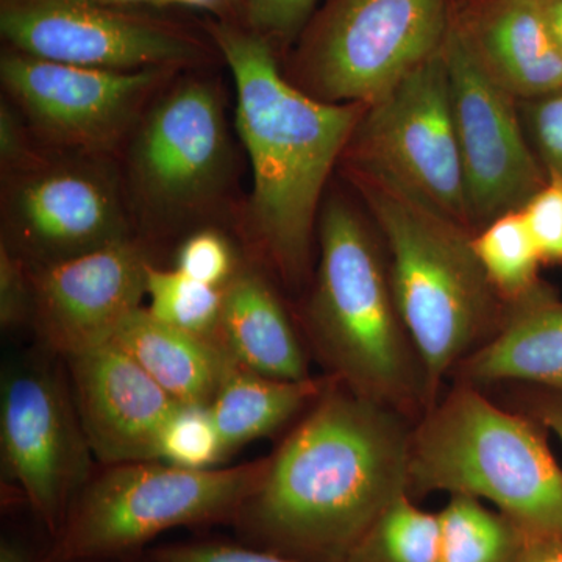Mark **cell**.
<instances>
[{"mask_svg":"<svg viewBox=\"0 0 562 562\" xmlns=\"http://www.w3.org/2000/svg\"><path fill=\"white\" fill-rule=\"evenodd\" d=\"M473 235L522 210L549 180L525 135L519 101L487 72L454 21L443 43Z\"/></svg>","mask_w":562,"mask_h":562,"instance_id":"7c38bea8","label":"cell"},{"mask_svg":"<svg viewBox=\"0 0 562 562\" xmlns=\"http://www.w3.org/2000/svg\"><path fill=\"white\" fill-rule=\"evenodd\" d=\"M342 160L472 232L443 47L364 105Z\"/></svg>","mask_w":562,"mask_h":562,"instance_id":"ba28073f","label":"cell"},{"mask_svg":"<svg viewBox=\"0 0 562 562\" xmlns=\"http://www.w3.org/2000/svg\"><path fill=\"white\" fill-rule=\"evenodd\" d=\"M239 268L231 243L217 232L194 233L177 251V271L211 286H225Z\"/></svg>","mask_w":562,"mask_h":562,"instance_id":"83f0119b","label":"cell"},{"mask_svg":"<svg viewBox=\"0 0 562 562\" xmlns=\"http://www.w3.org/2000/svg\"><path fill=\"white\" fill-rule=\"evenodd\" d=\"M205 32L232 70L236 128L251 165L250 224L266 262L291 288L308 279L322 192L364 105L313 98L281 74L272 44L243 22Z\"/></svg>","mask_w":562,"mask_h":562,"instance_id":"7a4b0ae2","label":"cell"},{"mask_svg":"<svg viewBox=\"0 0 562 562\" xmlns=\"http://www.w3.org/2000/svg\"><path fill=\"white\" fill-rule=\"evenodd\" d=\"M0 33L22 54L109 70H180L217 50L171 18L85 0H0Z\"/></svg>","mask_w":562,"mask_h":562,"instance_id":"9c48e42d","label":"cell"},{"mask_svg":"<svg viewBox=\"0 0 562 562\" xmlns=\"http://www.w3.org/2000/svg\"><path fill=\"white\" fill-rule=\"evenodd\" d=\"M225 458L210 405H181L162 432L158 460L181 469L206 471Z\"/></svg>","mask_w":562,"mask_h":562,"instance_id":"484cf974","label":"cell"},{"mask_svg":"<svg viewBox=\"0 0 562 562\" xmlns=\"http://www.w3.org/2000/svg\"><path fill=\"white\" fill-rule=\"evenodd\" d=\"M450 379L480 390L525 384L562 394V301L539 284L506 305L497 331Z\"/></svg>","mask_w":562,"mask_h":562,"instance_id":"ac0fdd59","label":"cell"},{"mask_svg":"<svg viewBox=\"0 0 562 562\" xmlns=\"http://www.w3.org/2000/svg\"><path fill=\"white\" fill-rule=\"evenodd\" d=\"M111 341L181 405H210L232 361L220 342L171 327L143 306L122 322Z\"/></svg>","mask_w":562,"mask_h":562,"instance_id":"ffe728a7","label":"cell"},{"mask_svg":"<svg viewBox=\"0 0 562 562\" xmlns=\"http://www.w3.org/2000/svg\"><path fill=\"white\" fill-rule=\"evenodd\" d=\"M522 213L542 261H562V177L549 173Z\"/></svg>","mask_w":562,"mask_h":562,"instance_id":"f1b7e54d","label":"cell"},{"mask_svg":"<svg viewBox=\"0 0 562 562\" xmlns=\"http://www.w3.org/2000/svg\"><path fill=\"white\" fill-rule=\"evenodd\" d=\"M562 57V0H538Z\"/></svg>","mask_w":562,"mask_h":562,"instance_id":"74e56055","label":"cell"},{"mask_svg":"<svg viewBox=\"0 0 562 562\" xmlns=\"http://www.w3.org/2000/svg\"><path fill=\"white\" fill-rule=\"evenodd\" d=\"M517 402V412L527 414L541 427L553 432L562 446V394L532 387L531 391L527 390L519 394Z\"/></svg>","mask_w":562,"mask_h":562,"instance_id":"e575fe53","label":"cell"},{"mask_svg":"<svg viewBox=\"0 0 562 562\" xmlns=\"http://www.w3.org/2000/svg\"><path fill=\"white\" fill-rule=\"evenodd\" d=\"M33 284L31 266L0 244V325L14 330L32 322Z\"/></svg>","mask_w":562,"mask_h":562,"instance_id":"f546056e","label":"cell"},{"mask_svg":"<svg viewBox=\"0 0 562 562\" xmlns=\"http://www.w3.org/2000/svg\"><path fill=\"white\" fill-rule=\"evenodd\" d=\"M473 249L484 273L506 305L539 286L542 257L522 210L503 214L473 235Z\"/></svg>","mask_w":562,"mask_h":562,"instance_id":"cb8c5ba5","label":"cell"},{"mask_svg":"<svg viewBox=\"0 0 562 562\" xmlns=\"http://www.w3.org/2000/svg\"><path fill=\"white\" fill-rule=\"evenodd\" d=\"M413 422L331 379L269 457L235 525L249 546L306 562H342L408 492Z\"/></svg>","mask_w":562,"mask_h":562,"instance_id":"6da1fadb","label":"cell"},{"mask_svg":"<svg viewBox=\"0 0 562 562\" xmlns=\"http://www.w3.org/2000/svg\"><path fill=\"white\" fill-rule=\"evenodd\" d=\"M319 5L321 0H244L241 22L268 40L273 49H288Z\"/></svg>","mask_w":562,"mask_h":562,"instance_id":"4316f807","label":"cell"},{"mask_svg":"<svg viewBox=\"0 0 562 562\" xmlns=\"http://www.w3.org/2000/svg\"><path fill=\"white\" fill-rule=\"evenodd\" d=\"M514 562H562V538L522 531V541Z\"/></svg>","mask_w":562,"mask_h":562,"instance_id":"d590c367","label":"cell"},{"mask_svg":"<svg viewBox=\"0 0 562 562\" xmlns=\"http://www.w3.org/2000/svg\"><path fill=\"white\" fill-rule=\"evenodd\" d=\"M154 562H306L260 547L241 543L202 541L158 547Z\"/></svg>","mask_w":562,"mask_h":562,"instance_id":"4dcf8cb0","label":"cell"},{"mask_svg":"<svg viewBox=\"0 0 562 562\" xmlns=\"http://www.w3.org/2000/svg\"><path fill=\"white\" fill-rule=\"evenodd\" d=\"M525 116L547 173L562 177V90L525 102Z\"/></svg>","mask_w":562,"mask_h":562,"instance_id":"1f68e13d","label":"cell"},{"mask_svg":"<svg viewBox=\"0 0 562 562\" xmlns=\"http://www.w3.org/2000/svg\"><path fill=\"white\" fill-rule=\"evenodd\" d=\"M65 361L92 454L106 465L158 460L162 432L181 403L113 341Z\"/></svg>","mask_w":562,"mask_h":562,"instance_id":"2e32d148","label":"cell"},{"mask_svg":"<svg viewBox=\"0 0 562 562\" xmlns=\"http://www.w3.org/2000/svg\"><path fill=\"white\" fill-rule=\"evenodd\" d=\"M439 513L422 509L408 492L395 498L342 562H439Z\"/></svg>","mask_w":562,"mask_h":562,"instance_id":"603a6c76","label":"cell"},{"mask_svg":"<svg viewBox=\"0 0 562 562\" xmlns=\"http://www.w3.org/2000/svg\"><path fill=\"white\" fill-rule=\"evenodd\" d=\"M176 69L109 70L44 60L14 49L0 58L3 88L33 131L58 146L101 154L139 120Z\"/></svg>","mask_w":562,"mask_h":562,"instance_id":"4fadbf2b","label":"cell"},{"mask_svg":"<svg viewBox=\"0 0 562 562\" xmlns=\"http://www.w3.org/2000/svg\"><path fill=\"white\" fill-rule=\"evenodd\" d=\"M220 342L233 360L271 379H312L290 314L268 279L239 268L224 286Z\"/></svg>","mask_w":562,"mask_h":562,"instance_id":"d6986e66","label":"cell"},{"mask_svg":"<svg viewBox=\"0 0 562 562\" xmlns=\"http://www.w3.org/2000/svg\"><path fill=\"white\" fill-rule=\"evenodd\" d=\"M31 547L20 538L3 536L0 541V562H40Z\"/></svg>","mask_w":562,"mask_h":562,"instance_id":"8d00e7d4","label":"cell"},{"mask_svg":"<svg viewBox=\"0 0 562 562\" xmlns=\"http://www.w3.org/2000/svg\"><path fill=\"white\" fill-rule=\"evenodd\" d=\"M319 262L305 310L327 375L416 424L431 406L427 375L397 308L386 251L350 202L330 198L317 222Z\"/></svg>","mask_w":562,"mask_h":562,"instance_id":"3957f363","label":"cell"},{"mask_svg":"<svg viewBox=\"0 0 562 562\" xmlns=\"http://www.w3.org/2000/svg\"><path fill=\"white\" fill-rule=\"evenodd\" d=\"M91 449L72 391L41 355L3 364L0 457L3 479L16 483L52 536L90 482Z\"/></svg>","mask_w":562,"mask_h":562,"instance_id":"30bf717a","label":"cell"},{"mask_svg":"<svg viewBox=\"0 0 562 562\" xmlns=\"http://www.w3.org/2000/svg\"><path fill=\"white\" fill-rule=\"evenodd\" d=\"M349 177L382 238L392 292L432 405L458 364L501 327L506 303L480 265L471 231L383 184Z\"/></svg>","mask_w":562,"mask_h":562,"instance_id":"277c9868","label":"cell"},{"mask_svg":"<svg viewBox=\"0 0 562 562\" xmlns=\"http://www.w3.org/2000/svg\"><path fill=\"white\" fill-rule=\"evenodd\" d=\"M3 216L2 243L31 268L131 238L117 188L109 173L90 162H35L16 172Z\"/></svg>","mask_w":562,"mask_h":562,"instance_id":"5bb4252c","label":"cell"},{"mask_svg":"<svg viewBox=\"0 0 562 562\" xmlns=\"http://www.w3.org/2000/svg\"><path fill=\"white\" fill-rule=\"evenodd\" d=\"M231 166L221 98L202 80L183 81L151 106L128 155L133 194L162 225L201 216L224 190Z\"/></svg>","mask_w":562,"mask_h":562,"instance_id":"8fae6325","label":"cell"},{"mask_svg":"<svg viewBox=\"0 0 562 562\" xmlns=\"http://www.w3.org/2000/svg\"><path fill=\"white\" fill-rule=\"evenodd\" d=\"M454 21L479 60L517 101L562 90V57L538 0H468Z\"/></svg>","mask_w":562,"mask_h":562,"instance_id":"e0dca14e","label":"cell"},{"mask_svg":"<svg viewBox=\"0 0 562 562\" xmlns=\"http://www.w3.org/2000/svg\"><path fill=\"white\" fill-rule=\"evenodd\" d=\"M439 513V562H514L522 530L497 509L468 495H449Z\"/></svg>","mask_w":562,"mask_h":562,"instance_id":"7402d4cb","label":"cell"},{"mask_svg":"<svg viewBox=\"0 0 562 562\" xmlns=\"http://www.w3.org/2000/svg\"><path fill=\"white\" fill-rule=\"evenodd\" d=\"M331 376L302 382L271 379L231 361L210 403L225 454L279 431L327 390Z\"/></svg>","mask_w":562,"mask_h":562,"instance_id":"44dd1931","label":"cell"},{"mask_svg":"<svg viewBox=\"0 0 562 562\" xmlns=\"http://www.w3.org/2000/svg\"><path fill=\"white\" fill-rule=\"evenodd\" d=\"M453 13L454 0H324L295 41L291 81L368 105L442 49Z\"/></svg>","mask_w":562,"mask_h":562,"instance_id":"52a82bcc","label":"cell"},{"mask_svg":"<svg viewBox=\"0 0 562 562\" xmlns=\"http://www.w3.org/2000/svg\"><path fill=\"white\" fill-rule=\"evenodd\" d=\"M0 162L3 172H21L35 165L27 127L20 114L10 105H0Z\"/></svg>","mask_w":562,"mask_h":562,"instance_id":"d6a6232c","label":"cell"},{"mask_svg":"<svg viewBox=\"0 0 562 562\" xmlns=\"http://www.w3.org/2000/svg\"><path fill=\"white\" fill-rule=\"evenodd\" d=\"M146 250L132 238L55 265L31 268L32 325L46 350L70 355L113 339L146 297Z\"/></svg>","mask_w":562,"mask_h":562,"instance_id":"9a60e30c","label":"cell"},{"mask_svg":"<svg viewBox=\"0 0 562 562\" xmlns=\"http://www.w3.org/2000/svg\"><path fill=\"white\" fill-rule=\"evenodd\" d=\"M268 468L269 457L206 471L160 460L109 465L74 498L40 562L105 561L173 528L233 524Z\"/></svg>","mask_w":562,"mask_h":562,"instance_id":"8992f818","label":"cell"},{"mask_svg":"<svg viewBox=\"0 0 562 562\" xmlns=\"http://www.w3.org/2000/svg\"><path fill=\"white\" fill-rule=\"evenodd\" d=\"M85 2L143 10L181 7V9L205 11L213 20L236 22H241L244 7V0H85Z\"/></svg>","mask_w":562,"mask_h":562,"instance_id":"836d02e7","label":"cell"},{"mask_svg":"<svg viewBox=\"0 0 562 562\" xmlns=\"http://www.w3.org/2000/svg\"><path fill=\"white\" fill-rule=\"evenodd\" d=\"M447 492L494 506L528 535L562 538V468L539 424L453 382L416 424L408 494Z\"/></svg>","mask_w":562,"mask_h":562,"instance_id":"5b68a950","label":"cell"},{"mask_svg":"<svg viewBox=\"0 0 562 562\" xmlns=\"http://www.w3.org/2000/svg\"><path fill=\"white\" fill-rule=\"evenodd\" d=\"M146 297L149 299L147 312L158 321L199 338L220 342L224 286H211L177 269L162 271L150 265Z\"/></svg>","mask_w":562,"mask_h":562,"instance_id":"d4e9b609","label":"cell"}]
</instances>
